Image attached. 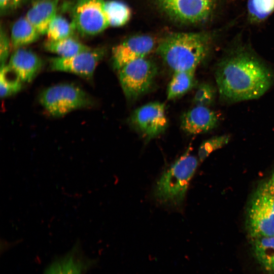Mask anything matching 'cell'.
<instances>
[{"mask_svg":"<svg viewBox=\"0 0 274 274\" xmlns=\"http://www.w3.org/2000/svg\"><path fill=\"white\" fill-rule=\"evenodd\" d=\"M215 74L220 99L225 103L259 98L274 83L271 70L255 54L242 48L223 57Z\"/></svg>","mask_w":274,"mask_h":274,"instance_id":"1","label":"cell"},{"mask_svg":"<svg viewBox=\"0 0 274 274\" xmlns=\"http://www.w3.org/2000/svg\"><path fill=\"white\" fill-rule=\"evenodd\" d=\"M211 44L207 33H175L159 43L156 52L174 71L196 70L207 57Z\"/></svg>","mask_w":274,"mask_h":274,"instance_id":"2","label":"cell"},{"mask_svg":"<svg viewBox=\"0 0 274 274\" xmlns=\"http://www.w3.org/2000/svg\"><path fill=\"white\" fill-rule=\"evenodd\" d=\"M190 151L189 147L163 173L157 181L154 196L162 204L177 206L183 201L198 162Z\"/></svg>","mask_w":274,"mask_h":274,"instance_id":"3","label":"cell"},{"mask_svg":"<svg viewBox=\"0 0 274 274\" xmlns=\"http://www.w3.org/2000/svg\"><path fill=\"white\" fill-rule=\"evenodd\" d=\"M39 101L51 116L60 117L71 112L93 106L92 97L80 87L70 83L59 84L44 90Z\"/></svg>","mask_w":274,"mask_h":274,"instance_id":"4","label":"cell"},{"mask_svg":"<svg viewBox=\"0 0 274 274\" xmlns=\"http://www.w3.org/2000/svg\"><path fill=\"white\" fill-rule=\"evenodd\" d=\"M158 73L157 65L146 58L131 61L118 71V77L127 98L135 99L147 92Z\"/></svg>","mask_w":274,"mask_h":274,"instance_id":"5","label":"cell"},{"mask_svg":"<svg viewBox=\"0 0 274 274\" xmlns=\"http://www.w3.org/2000/svg\"><path fill=\"white\" fill-rule=\"evenodd\" d=\"M248 233L252 239L274 236V195L258 190L247 215Z\"/></svg>","mask_w":274,"mask_h":274,"instance_id":"6","label":"cell"},{"mask_svg":"<svg viewBox=\"0 0 274 274\" xmlns=\"http://www.w3.org/2000/svg\"><path fill=\"white\" fill-rule=\"evenodd\" d=\"M104 0H77L72 10L71 22L81 35L93 36L104 31L109 23L104 10Z\"/></svg>","mask_w":274,"mask_h":274,"instance_id":"7","label":"cell"},{"mask_svg":"<svg viewBox=\"0 0 274 274\" xmlns=\"http://www.w3.org/2000/svg\"><path fill=\"white\" fill-rule=\"evenodd\" d=\"M129 122L146 140L154 139L162 133L168 125L165 105L156 101L141 106L132 112Z\"/></svg>","mask_w":274,"mask_h":274,"instance_id":"8","label":"cell"},{"mask_svg":"<svg viewBox=\"0 0 274 274\" xmlns=\"http://www.w3.org/2000/svg\"><path fill=\"white\" fill-rule=\"evenodd\" d=\"M105 53V48H91L68 57L57 56L51 58L49 60L50 69L53 71L74 74L90 80L93 78L97 65Z\"/></svg>","mask_w":274,"mask_h":274,"instance_id":"9","label":"cell"},{"mask_svg":"<svg viewBox=\"0 0 274 274\" xmlns=\"http://www.w3.org/2000/svg\"><path fill=\"white\" fill-rule=\"evenodd\" d=\"M162 10L184 23L202 22L210 15L215 0H158Z\"/></svg>","mask_w":274,"mask_h":274,"instance_id":"10","label":"cell"},{"mask_svg":"<svg viewBox=\"0 0 274 274\" xmlns=\"http://www.w3.org/2000/svg\"><path fill=\"white\" fill-rule=\"evenodd\" d=\"M156 41L147 35H138L130 37L112 49V64L119 71L126 64L138 59L145 58L152 51Z\"/></svg>","mask_w":274,"mask_h":274,"instance_id":"11","label":"cell"},{"mask_svg":"<svg viewBox=\"0 0 274 274\" xmlns=\"http://www.w3.org/2000/svg\"><path fill=\"white\" fill-rule=\"evenodd\" d=\"M219 122L218 115L208 107L195 106L181 118V127L190 134L203 133L216 128Z\"/></svg>","mask_w":274,"mask_h":274,"instance_id":"12","label":"cell"},{"mask_svg":"<svg viewBox=\"0 0 274 274\" xmlns=\"http://www.w3.org/2000/svg\"><path fill=\"white\" fill-rule=\"evenodd\" d=\"M43 64V61L36 53L20 48L14 50L7 65L22 83H29L41 71Z\"/></svg>","mask_w":274,"mask_h":274,"instance_id":"13","label":"cell"},{"mask_svg":"<svg viewBox=\"0 0 274 274\" xmlns=\"http://www.w3.org/2000/svg\"><path fill=\"white\" fill-rule=\"evenodd\" d=\"M59 0H36L24 16L41 35L56 16Z\"/></svg>","mask_w":274,"mask_h":274,"instance_id":"14","label":"cell"},{"mask_svg":"<svg viewBox=\"0 0 274 274\" xmlns=\"http://www.w3.org/2000/svg\"><path fill=\"white\" fill-rule=\"evenodd\" d=\"M85 263L79 255L78 247L52 262L44 274H83Z\"/></svg>","mask_w":274,"mask_h":274,"instance_id":"15","label":"cell"},{"mask_svg":"<svg viewBox=\"0 0 274 274\" xmlns=\"http://www.w3.org/2000/svg\"><path fill=\"white\" fill-rule=\"evenodd\" d=\"M41 35L24 16L18 18L11 29L10 40L12 48H23L37 41Z\"/></svg>","mask_w":274,"mask_h":274,"instance_id":"16","label":"cell"},{"mask_svg":"<svg viewBox=\"0 0 274 274\" xmlns=\"http://www.w3.org/2000/svg\"><path fill=\"white\" fill-rule=\"evenodd\" d=\"M195 70L174 71L167 90L169 100L180 97L190 90L196 84Z\"/></svg>","mask_w":274,"mask_h":274,"instance_id":"17","label":"cell"},{"mask_svg":"<svg viewBox=\"0 0 274 274\" xmlns=\"http://www.w3.org/2000/svg\"><path fill=\"white\" fill-rule=\"evenodd\" d=\"M44 48L47 51L61 57L74 56L91 49L74 36L56 41L47 40Z\"/></svg>","mask_w":274,"mask_h":274,"instance_id":"18","label":"cell"},{"mask_svg":"<svg viewBox=\"0 0 274 274\" xmlns=\"http://www.w3.org/2000/svg\"><path fill=\"white\" fill-rule=\"evenodd\" d=\"M104 10L109 26H123L129 21L131 15L129 6L121 1H104Z\"/></svg>","mask_w":274,"mask_h":274,"instance_id":"19","label":"cell"},{"mask_svg":"<svg viewBox=\"0 0 274 274\" xmlns=\"http://www.w3.org/2000/svg\"><path fill=\"white\" fill-rule=\"evenodd\" d=\"M255 256L267 271L274 272V236L253 239Z\"/></svg>","mask_w":274,"mask_h":274,"instance_id":"20","label":"cell"},{"mask_svg":"<svg viewBox=\"0 0 274 274\" xmlns=\"http://www.w3.org/2000/svg\"><path fill=\"white\" fill-rule=\"evenodd\" d=\"M75 31L71 21L57 14L50 24L46 35L47 40L56 41L73 37Z\"/></svg>","mask_w":274,"mask_h":274,"instance_id":"21","label":"cell"},{"mask_svg":"<svg viewBox=\"0 0 274 274\" xmlns=\"http://www.w3.org/2000/svg\"><path fill=\"white\" fill-rule=\"evenodd\" d=\"M247 8L250 21L259 23L274 11V0H248Z\"/></svg>","mask_w":274,"mask_h":274,"instance_id":"22","label":"cell"},{"mask_svg":"<svg viewBox=\"0 0 274 274\" xmlns=\"http://www.w3.org/2000/svg\"><path fill=\"white\" fill-rule=\"evenodd\" d=\"M22 82L7 64L1 67L0 93L1 97H6L18 92Z\"/></svg>","mask_w":274,"mask_h":274,"instance_id":"23","label":"cell"},{"mask_svg":"<svg viewBox=\"0 0 274 274\" xmlns=\"http://www.w3.org/2000/svg\"><path fill=\"white\" fill-rule=\"evenodd\" d=\"M229 141V135L222 134L212 137L203 141L198 151L199 161H204L212 152L226 146Z\"/></svg>","mask_w":274,"mask_h":274,"instance_id":"24","label":"cell"},{"mask_svg":"<svg viewBox=\"0 0 274 274\" xmlns=\"http://www.w3.org/2000/svg\"><path fill=\"white\" fill-rule=\"evenodd\" d=\"M217 90L212 85L208 83L200 84L193 98V102L195 106L208 107L215 101Z\"/></svg>","mask_w":274,"mask_h":274,"instance_id":"25","label":"cell"},{"mask_svg":"<svg viewBox=\"0 0 274 274\" xmlns=\"http://www.w3.org/2000/svg\"><path fill=\"white\" fill-rule=\"evenodd\" d=\"M12 48L10 37L5 30L1 27L0 31V61L1 67L6 65L10 50Z\"/></svg>","mask_w":274,"mask_h":274,"instance_id":"26","label":"cell"},{"mask_svg":"<svg viewBox=\"0 0 274 274\" xmlns=\"http://www.w3.org/2000/svg\"><path fill=\"white\" fill-rule=\"evenodd\" d=\"M23 0H0L1 12L6 13L13 10L20 6Z\"/></svg>","mask_w":274,"mask_h":274,"instance_id":"27","label":"cell"},{"mask_svg":"<svg viewBox=\"0 0 274 274\" xmlns=\"http://www.w3.org/2000/svg\"><path fill=\"white\" fill-rule=\"evenodd\" d=\"M259 190L274 195V172L269 179L260 188Z\"/></svg>","mask_w":274,"mask_h":274,"instance_id":"28","label":"cell"},{"mask_svg":"<svg viewBox=\"0 0 274 274\" xmlns=\"http://www.w3.org/2000/svg\"><path fill=\"white\" fill-rule=\"evenodd\" d=\"M35 1H36V0H35Z\"/></svg>","mask_w":274,"mask_h":274,"instance_id":"29","label":"cell"}]
</instances>
